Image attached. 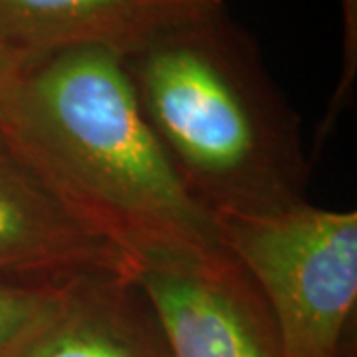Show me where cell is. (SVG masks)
I'll use <instances>...</instances> for the list:
<instances>
[{"mask_svg":"<svg viewBox=\"0 0 357 357\" xmlns=\"http://www.w3.org/2000/svg\"><path fill=\"white\" fill-rule=\"evenodd\" d=\"M0 121L139 266L227 255L215 217L187 191L141 114L121 54L72 46L28 56Z\"/></svg>","mask_w":357,"mask_h":357,"instance_id":"6da1fadb","label":"cell"},{"mask_svg":"<svg viewBox=\"0 0 357 357\" xmlns=\"http://www.w3.org/2000/svg\"><path fill=\"white\" fill-rule=\"evenodd\" d=\"M135 100L187 191L213 215L307 203L302 123L222 6L123 56Z\"/></svg>","mask_w":357,"mask_h":357,"instance_id":"7a4b0ae2","label":"cell"},{"mask_svg":"<svg viewBox=\"0 0 357 357\" xmlns=\"http://www.w3.org/2000/svg\"><path fill=\"white\" fill-rule=\"evenodd\" d=\"M220 244L262 294L286 357H349L357 318V213L304 203L218 215Z\"/></svg>","mask_w":357,"mask_h":357,"instance_id":"3957f363","label":"cell"},{"mask_svg":"<svg viewBox=\"0 0 357 357\" xmlns=\"http://www.w3.org/2000/svg\"><path fill=\"white\" fill-rule=\"evenodd\" d=\"M135 276L98 272L68 280L56 306L0 357H175Z\"/></svg>","mask_w":357,"mask_h":357,"instance_id":"8992f818","label":"cell"},{"mask_svg":"<svg viewBox=\"0 0 357 357\" xmlns=\"http://www.w3.org/2000/svg\"><path fill=\"white\" fill-rule=\"evenodd\" d=\"M135 278L175 357H286L262 294L229 252L141 266Z\"/></svg>","mask_w":357,"mask_h":357,"instance_id":"5b68a950","label":"cell"},{"mask_svg":"<svg viewBox=\"0 0 357 357\" xmlns=\"http://www.w3.org/2000/svg\"><path fill=\"white\" fill-rule=\"evenodd\" d=\"M139 268L66 199L0 121V278L62 282L98 272L135 276Z\"/></svg>","mask_w":357,"mask_h":357,"instance_id":"277c9868","label":"cell"},{"mask_svg":"<svg viewBox=\"0 0 357 357\" xmlns=\"http://www.w3.org/2000/svg\"><path fill=\"white\" fill-rule=\"evenodd\" d=\"M222 6V0H0V42L24 58L72 46L128 56Z\"/></svg>","mask_w":357,"mask_h":357,"instance_id":"52a82bcc","label":"cell"},{"mask_svg":"<svg viewBox=\"0 0 357 357\" xmlns=\"http://www.w3.org/2000/svg\"><path fill=\"white\" fill-rule=\"evenodd\" d=\"M24 62V56L10 50L6 44L0 42V114H2V103L13 86L14 77L20 70V64Z\"/></svg>","mask_w":357,"mask_h":357,"instance_id":"30bf717a","label":"cell"},{"mask_svg":"<svg viewBox=\"0 0 357 357\" xmlns=\"http://www.w3.org/2000/svg\"><path fill=\"white\" fill-rule=\"evenodd\" d=\"M66 282L0 278V354L16 344L56 306Z\"/></svg>","mask_w":357,"mask_h":357,"instance_id":"ba28073f","label":"cell"},{"mask_svg":"<svg viewBox=\"0 0 357 357\" xmlns=\"http://www.w3.org/2000/svg\"><path fill=\"white\" fill-rule=\"evenodd\" d=\"M342 4V18H344V56H342V74L337 88L333 91L330 105L326 109L324 121L316 129V139L312 147V161H316L319 149L326 139L333 133L340 117L351 105L354 100V86L357 79V0H340Z\"/></svg>","mask_w":357,"mask_h":357,"instance_id":"9c48e42d","label":"cell"}]
</instances>
